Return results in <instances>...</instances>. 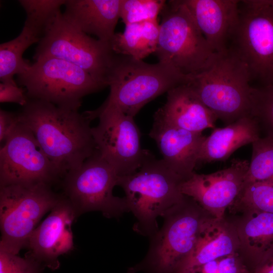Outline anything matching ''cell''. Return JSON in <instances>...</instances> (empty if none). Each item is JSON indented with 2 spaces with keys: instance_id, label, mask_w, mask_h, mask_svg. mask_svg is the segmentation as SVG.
Returning <instances> with one entry per match:
<instances>
[{
  "instance_id": "obj_34",
  "label": "cell",
  "mask_w": 273,
  "mask_h": 273,
  "mask_svg": "<svg viewBox=\"0 0 273 273\" xmlns=\"http://www.w3.org/2000/svg\"><path fill=\"white\" fill-rule=\"evenodd\" d=\"M254 273H273V245L257 261Z\"/></svg>"
},
{
  "instance_id": "obj_9",
  "label": "cell",
  "mask_w": 273,
  "mask_h": 273,
  "mask_svg": "<svg viewBox=\"0 0 273 273\" xmlns=\"http://www.w3.org/2000/svg\"><path fill=\"white\" fill-rule=\"evenodd\" d=\"M83 114L90 121L99 118L98 124L91 129L97 149L118 176L136 172L153 157L142 149L141 133L133 117L117 107L102 105Z\"/></svg>"
},
{
  "instance_id": "obj_11",
  "label": "cell",
  "mask_w": 273,
  "mask_h": 273,
  "mask_svg": "<svg viewBox=\"0 0 273 273\" xmlns=\"http://www.w3.org/2000/svg\"><path fill=\"white\" fill-rule=\"evenodd\" d=\"M114 54L110 42L91 37L72 25L60 13L37 43L33 59L63 60L108 85L106 78Z\"/></svg>"
},
{
  "instance_id": "obj_21",
  "label": "cell",
  "mask_w": 273,
  "mask_h": 273,
  "mask_svg": "<svg viewBox=\"0 0 273 273\" xmlns=\"http://www.w3.org/2000/svg\"><path fill=\"white\" fill-rule=\"evenodd\" d=\"M260 126L252 116L241 118L221 128H214L201 147L198 164L223 161L240 147L260 138Z\"/></svg>"
},
{
  "instance_id": "obj_2",
  "label": "cell",
  "mask_w": 273,
  "mask_h": 273,
  "mask_svg": "<svg viewBox=\"0 0 273 273\" xmlns=\"http://www.w3.org/2000/svg\"><path fill=\"white\" fill-rule=\"evenodd\" d=\"M251 79L247 66L231 48L217 53L204 71L187 83L217 119L229 125L251 115Z\"/></svg>"
},
{
  "instance_id": "obj_29",
  "label": "cell",
  "mask_w": 273,
  "mask_h": 273,
  "mask_svg": "<svg viewBox=\"0 0 273 273\" xmlns=\"http://www.w3.org/2000/svg\"><path fill=\"white\" fill-rule=\"evenodd\" d=\"M166 1L121 0L120 18L125 25L157 20Z\"/></svg>"
},
{
  "instance_id": "obj_32",
  "label": "cell",
  "mask_w": 273,
  "mask_h": 273,
  "mask_svg": "<svg viewBox=\"0 0 273 273\" xmlns=\"http://www.w3.org/2000/svg\"><path fill=\"white\" fill-rule=\"evenodd\" d=\"M29 98L22 87H18L17 83L1 82L0 102L16 103L24 107L28 103Z\"/></svg>"
},
{
  "instance_id": "obj_3",
  "label": "cell",
  "mask_w": 273,
  "mask_h": 273,
  "mask_svg": "<svg viewBox=\"0 0 273 273\" xmlns=\"http://www.w3.org/2000/svg\"><path fill=\"white\" fill-rule=\"evenodd\" d=\"M188 81V75L170 65L115 53L106 78L110 94L102 105L115 106L133 117L146 104Z\"/></svg>"
},
{
  "instance_id": "obj_4",
  "label": "cell",
  "mask_w": 273,
  "mask_h": 273,
  "mask_svg": "<svg viewBox=\"0 0 273 273\" xmlns=\"http://www.w3.org/2000/svg\"><path fill=\"white\" fill-rule=\"evenodd\" d=\"M183 180L153 156L135 172L119 176L117 186L125 194L129 211L136 218L133 230L150 237L158 231L156 219L184 198L179 189Z\"/></svg>"
},
{
  "instance_id": "obj_26",
  "label": "cell",
  "mask_w": 273,
  "mask_h": 273,
  "mask_svg": "<svg viewBox=\"0 0 273 273\" xmlns=\"http://www.w3.org/2000/svg\"><path fill=\"white\" fill-rule=\"evenodd\" d=\"M252 144V157L245 185L273 178V137H260Z\"/></svg>"
},
{
  "instance_id": "obj_23",
  "label": "cell",
  "mask_w": 273,
  "mask_h": 273,
  "mask_svg": "<svg viewBox=\"0 0 273 273\" xmlns=\"http://www.w3.org/2000/svg\"><path fill=\"white\" fill-rule=\"evenodd\" d=\"M237 232L241 246L257 261L273 245V213L250 210Z\"/></svg>"
},
{
  "instance_id": "obj_28",
  "label": "cell",
  "mask_w": 273,
  "mask_h": 273,
  "mask_svg": "<svg viewBox=\"0 0 273 273\" xmlns=\"http://www.w3.org/2000/svg\"><path fill=\"white\" fill-rule=\"evenodd\" d=\"M251 115L273 137V84L252 87Z\"/></svg>"
},
{
  "instance_id": "obj_5",
  "label": "cell",
  "mask_w": 273,
  "mask_h": 273,
  "mask_svg": "<svg viewBox=\"0 0 273 273\" xmlns=\"http://www.w3.org/2000/svg\"><path fill=\"white\" fill-rule=\"evenodd\" d=\"M160 14L161 22L155 52L159 62L186 75L207 69L217 53L202 34L183 1H166Z\"/></svg>"
},
{
  "instance_id": "obj_33",
  "label": "cell",
  "mask_w": 273,
  "mask_h": 273,
  "mask_svg": "<svg viewBox=\"0 0 273 273\" xmlns=\"http://www.w3.org/2000/svg\"><path fill=\"white\" fill-rule=\"evenodd\" d=\"M20 122L19 113L0 110V142L4 144Z\"/></svg>"
},
{
  "instance_id": "obj_25",
  "label": "cell",
  "mask_w": 273,
  "mask_h": 273,
  "mask_svg": "<svg viewBox=\"0 0 273 273\" xmlns=\"http://www.w3.org/2000/svg\"><path fill=\"white\" fill-rule=\"evenodd\" d=\"M66 0H20L26 14L24 25L32 29L42 38L57 16Z\"/></svg>"
},
{
  "instance_id": "obj_13",
  "label": "cell",
  "mask_w": 273,
  "mask_h": 273,
  "mask_svg": "<svg viewBox=\"0 0 273 273\" xmlns=\"http://www.w3.org/2000/svg\"><path fill=\"white\" fill-rule=\"evenodd\" d=\"M62 177L20 121L0 149V187L38 183L51 186Z\"/></svg>"
},
{
  "instance_id": "obj_7",
  "label": "cell",
  "mask_w": 273,
  "mask_h": 273,
  "mask_svg": "<svg viewBox=\"0 0 273 273\" xmlns=\"http://www.w3.org/2000/svg\"><path fill=\"white\" fill-rule=\"evenodd\" d=\"M19 84L26 88L29 99L78 110L83 97L108 85L81 68L52 57L39 59L17 75Z\"/></svg>"
},
{
  "instance_id": "obj_27",
  "label": "cell",
  "mask_w": 273,
  "mask_h": 273,
  "mask_svg": "<svg viewBox=\"0 0 273 273\" xmlns=\"http://www.w3.org/2000/svg\"><path fill=\"white\" fill-rule=\"evenodd\" d=\"M234 204L249 211L273 213V178L245 185Z\"/></svg>"
},
{
  "instance_id": "obj_1",
  "label": "cell",
  "mask_w": 273,
  "mask_h": 273,
  "mask_svg": "<svg viewBox=\"0 0 273 273\" xmlns=\"http://www.w3.org/2000/svg\"><path fill=\"white\" fill-rule=\"evenodd\" d=\"M19 115L63 178L97 149L90 121L78 110L29 99Z\"/></svg>"
},
{
  "instance_id": "obj_6",
  "label": "cell",
  "mask_w": 273,
  "mask_h": 273,
  "mask_svg": "<svg viewBox=\"0 0 273 273\" xmlns=\"http://www.w3.org/2000/svg\"><path fill=\"white\" fill-rule=\"evenodd\" d=\"M198 205L185 196L180 202L167 210L162 215V228L151 237L146 256L129 272L175 273L194 248L205 217Z\"/></svg>"
},
{
  "instance_id": "obj_8",
  "label": "cell",
  "mask_w": 273,
  "mask_h": 273,
  "mask_svg": "<svg viewBox=\"0 0 273 273\" xmlns=\"http://www.w3.org/2000/svg\"><path fill=\"white\" fill-rule=\"evenodd\" d=\"M61 197L43 183L0 187V250L18 254L41 218Z\"/></svg>"
},
{
  "instance_id": "obj_24",
  "label": "cell",
  "mask_w": 273,
  "mask_h": 273,
  "mask_svg": "<svg viewBox=\"0 0 273 273\" xmlns=\"http://www.w3.org/2000/svg\"><path fill=\"white\" fill-rule=\"evenodd\" d=\"M41 39V37L37 32L24 25L16 37L1 44V82L16 83L14 76L24 71L31 64L23 58L24 52Z\"/></svg>"
},
{
  "instance_id": "obj_20",
  "label": "cell",
  "mask_w": 273,
  "mask_h": 273,
  "mask_svg": "<svg viewBox=\"0 0 273 273\" xmlns=\"http://www.w3.org/2000/svg\"><path fill=\"white\" fill-rule=\"evenodd\" d=\"M240 246L237 231L223 219L205 217L194 248L176 272L236 253Z\"/></svg>"
},
{
  "instance_id": "obj_15",
  "label": "cell",
  "mask_w": 273,
  "mask_h": 273,
  "mask_svg": "<svg viewBox=\"0 0 273 273\" xmlns=\"http://www.w3.org/2000/svg\"><path fill=\"white\" fill-rule=\"evenodd\" d=\"M77 218L69 201L62 196L47 218L30 235L26 255L53 270L60 267L59 257L74 247L72 225Z\"/></svg>"
},
{
  "instance_id": "obj_12",
  "label": "cell",
  "mask_w": 273,
  "mask_h": 273,
  "mask_svg": "<svg viewBox=\"0 0 273 273\" xmlns=\"http://www.w3.org/2000/svg\"><path fill=\"white\" fill-rule=\"evenodd\" d=\"M231 48L248 67L251 79L273 84V0L240 1Z\"/></svg>"
},
{
  "instance_id": "obj_19",
  "label": "cell",
  "mask_w": 273,
  "mask_h": 273,
  "mask_svg": "<svg viewBox=\"0 0 273 273\" xmlns=\"http://www.w3.org/2000/svg\"><path fill=\"white\" fill-rule=\"evenodd\" d=\"M63 15L87 35L110 42L120 18L121 0H66Z\"/></svg>"
},
{
  "instance_id": "obj_22",
  "label": "cell",
  "mask_w": 273,
  "mask_h": 273,
  "mask_svg": "<svg viewBox=\"0 0 273 273\" xmlns=\"http://www.w3.org/2000/svg\"><path fill=\"white\" fill-rule=\"evenodd\" d=\"M159 34L157 20L144 21L125 25L124 31L115 33L110 43L114 53L142 60L155 53Z\"/></svg>"
},
{
  "instance_id": "obj_31",
  "label": "cell",
  "mask_w": 273,
  "mask_h": 273,
  "mask_svg": "<svg viewBox=\"0 0 273 273\" xmlns=\"http://www.w3.org/2000/svg\"><path fill=\"white\" fill-rule=\"evenodd\" d=\"M44 267L27 255L21 257L0 250V273H42Z\"/></svg>"
},
{
  "instance_id": "obj_30",
  "label": "cell",
  "mask_w": 273,
  "mask_h": 273,
  "mask_svg": "<svg viewBox=\"0 0 273 273\" xmlns=\"http://www.w3.org/2000/svg\"><path fill=\"white\" fill-rule=\"evenodd\" d=\"M176 273H248V270L236 253Z\"/></svg>"
},
{
  "instance_id": "obj_14",
  "label": "cell",
  "mask_w": 273,
  "mask_h": 273,
  "mask_svg": "<svg viewBox=\"0 0 273 273\" xmlns=\"http://www.w3.org/2000/svg\"><path fill=\"white\" fill-rule=\"evenodd\" d=\"M249 165L246 160L234 159L228 167L210 174L194 172L181 182L180 192L213 217L222 219L225 210L234 204L244 188Z\"/></svg>"
},
{
  "instance_id": "obj_17",
  "label": "cell",
  "mask_w": 273,
  "mask_h": 273,
  "mask_svg": "<svg viewBox=\"0 0 273 273\" xmlns=\"http://www.w3.org/2000/svg\"><path fill=\"white\" fill-rule=\"evenodd\" d=\"M196 24L217 53L229 49L240 16V1L182 0Z\"/></svg>"
},
{
  "instance_id": "obj_18",
  "label": "cell",
  "mask_w": 273,
  "mask_h": 273,
  "mask_svg": "<svg viewBox=\"0 0 273 273\" xmlns=\"http://www.w3.org/2000/svg\"><path fill=\"white\" fill-rule=\"evenodd\" d=\"M167 94L166 103L154 116L194 132L202 133L205 129L215 128L217 117L189 85H179Z\"/></svg>"
},
{
  "instance_id": "obj_10",
  "label": "cell",
  "mask_w": 273,
  "mask_h": 273,
  "mask_svg": "<svg viewBox=\"0 0 273 273\" xmlns=\"http://www.w3.org/2000/svg\"><path fill=\"white\" fill-rule=\"evenodd\" d=\"M119 176L98 149L80 166L69 171L63 177L64 196L71 204L76 217L99 211L106 217H119L129 211L125 197L113 194Z\"/></svg>"
},
{
  "instance_id": "obj_16",
  "label": "cell",
  "mask_w": 273,
  "mask_h": 273,
  "mask_svg": "<svg viewBox=\"0 0 273 273\" xmlns=\"http://www.w3.org/2000/svg\"><path fill=\"white\" fill-rule=\"evenodd\" d=\"M149 135L156 143L162 160L167 167L183 180L189 178L198 165L206 136L180 128L154 116Z\"/></svg>"
}]
</instances>
